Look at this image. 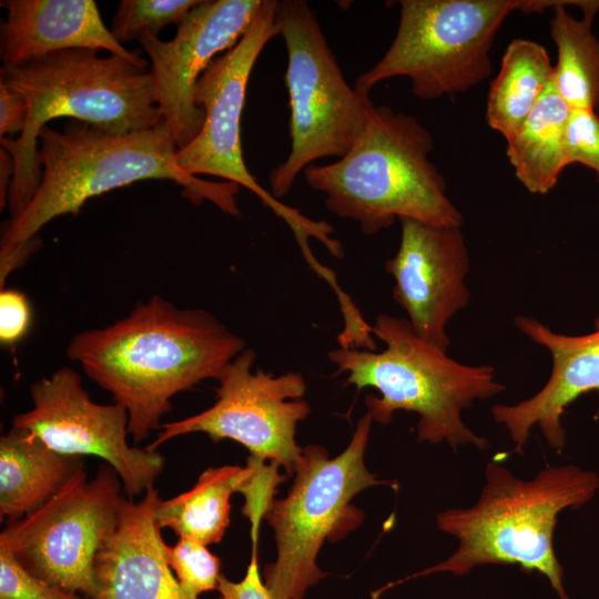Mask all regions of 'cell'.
Here are the masks:
<instances>
[{"mask_svg":"<svg viewBox=\"0 0 599 599\" xmlns=\"http://www.w3.org/2000/svg\"><path fill=\"white\" fill-rule=\"evenodd\" d=\"M245 348L210 312L153 295L113 324L75 334L67 356L126 409L129 435L141 443L175 395L216 379Z\"/></svg>","mask_w":599,"mask_h":599,"instance_id":"1","label":"cell"},{"mask_svg":"<svg viewBox=\"0 0 599 599\" xmlns=\"http://www.w3.org/2000/svg\"><path fill=\"white\" fill-rule=\"evenodd\" d=\"M39 146L41 182L23 212L6 222L0 255L38 236L53 219L77 214L91 197L143 180L173 181L191 202L209 200L223 212L240 215V185L209 182L181 170L176 163L179 149L163 120L125 134L70 120L62 131L43 126Z\"/></svg>","mask_w":599,"mask_h":599,"instance_id":"2","label":"cell"},{"mask_svg":"<svg viewBox=\"0 0 599 599\" xmlns=\"http://www.w3.org/2000/svg\"><path fill=\"white\" fill-rule=\"evenodd\" d=\"M0 81L28 103L20 136L0 139L16 165L8 200L10 220L23 212L41 182L39 133L47 122L65 116L111 134H125L162 120L150 71L118 54L101 58L90 49L53 52L2 67Z\"/></svg>","mask_w":599,"mask_h":599,"instance_id":"3","label":"cell"},{"mask_svg":"<svg viewBox=\"0 0 599 599\" xmlns=\"http://www.w3.org/2000/svg\"><path fill=\"white\" fill-rule=\"evenodd\" d=\"M485 476L476 504L437 515L438 528L458 540L455 552L393 585L434 572L464 576L477 566L516 565L524 571L540 572L560 599H569L554 550V531L562 510L579 508L595 496L598 475L567 465L547 467L525 480L493 459Z\"/></svg>","mask_w":599,"mask_h":599,"instance_id":"4","label":"cell"},{"mask_svg":"<svg viewBox=\"0 0 599 599\" xmlns=\"http://www.w3.org/2000/svg\"><path fill=\"white\" fill-rule=\"evenodd\" d=\"M433 149V135L416 118L375 105L343 158L312 164L303 174L311 189L325 195L331 213L356 222L366 235L402 217L461 227L463 216L428 158Z\"/></svg>","mask_w":599,"mask_h":599,"instance_id":"5","label":"cell"},{"mask_svg":"<svg viewBox=\"0 0 599 599\" xmlns=\"http://www.w3.org/2000/svg\"><path fill=\"white\" fill-rule=\"evenodd\" d=\"M372 333L385 343V349L338 347L328 353V359L336 375H347L346 384L378 390L379 396L365 398L373 422L387 425L395 412H413L419 416L418 441L447 443L454 450L466 445L485 450L488 440L465 425L461 413L474 400L506 389L495 380L494 367L458 363L418 337L407 318L379 314Z\"/></svg>","mask_w":599,"mask_h":599,"instance_id":"6","label":"cell"},{"mask_svg":"<svg viewBox=\"0 0 599 599\" xmlns=\"http://www.w3.org/2000/svg\"><path fill=\"white\" fill-rule=\"evenodd\" d=\"M372 423L368 413L363 415L349 444L334 458L319 445L302 448L291 489L272 501L264 518L274 531L277 555L265 566L263 580L273 599H304L326 577L316 562L318 552L326 540L336 541L361 524L363 512L352 505L357 494L377 485L397 488L365 465Z\"/></svg>","mask_w":599,"mask_h":599,"instance_id":"7","label":"cell"},{"mask_svg":"<svg viewBox=\"0 0 599 599\" xmlns=\"http://www.w3.org/2000/svg\"><path fill=\"white\" fill-rule=\"evenodd\" d=\"M559 1L402 0L392 44L355 89L369 94L384 80L406 77L422 100L465 92L490 75L494 38L511 12H541Z\"/></svg>","mask_w":599,"mask_h":599,"instance_id":"8","label":"cell"},{"mask_svg":"<svg viewBox=\"0 0 599 599\" xmlns=\"http://www.w3.org/2000/svg\"><path fill=\"white\" fill-rule=\"evenodd\" d=\"M278 35L286 45L291 150L270 174L277 200L315 161L343 158L355 143L375 106L369 94L352 88L304 0L277 1Z\"/></svg>","mask_w":599,"mask_h":599,"instance_id":"9","label":"cell"},{"mask_svg":"<svg viewBox=\"0 0 599 599\" xmlns=\"http://www.w3.org/2000/svg\"><path fill=\"white\" fill-rule=\"evenodd\" d=\"M277 0H263L250 28L238 42L216 57L199 78L194 102L205 119L196 138L176 153V163L185 173L213 175L248 189L292 230L302 251L308 238L324 243L331 225L313 221L300 211L277 201L248 171L241 144V116L251 72L264 47L278 35Z\"/></svg>","mask_w":599,"mask_h":599,"instance_id":"10","label":"cell"},{"mask_svg":"<svg viewBox=\"0 0 599 599\" xmlns=\"http://www.w3.org/2000/svg\"><path fill=\"white\" fill-rule=\"evenodd\" d=\"M121 487L106 463L92 479L83 466L43 505L6 524L0 544L35 577L91 599L95 557L119 524Z\"/></svg>","mask_w":599,"mask_h":599,"instance_id":"11","label":"cell"},{"mask_svg":"<svg viewBox=\"0 0 599 599\" xmlns=\"http://www.w3.org/2000/svg\"><path fill=\"white\" fill-rule=\"evenodd\" d=\"M255 358V351L245 348L216 378L215 403L199 414L161 424L146 448L158 450L175 437L203 433L214 443L234 440L251 457L294 474L302 453L295 438L297 424L311 412L303 399L305 379L298 372L276 376L253 370Z\"/></svg>","mask_w":599,"mask_h":599,"instance_id":"12","label":"cell"},{"mask_svg":"<svg viewBox=\"0 0 599 599\" xmlns=\"http://www.w3.org/2000/svg\"><path fill=\"white\" fill-rule=\"evenodd\" d=\"M32 407L13 416L12 426L70 456H95L119 475L129 498L154 487L165 458L158 450L131 446L129 417L118 404L91 399L79 373L62 367L30 386Z\"/></svg>","mask_w":599,"mask_h":599,"instance_id":"13","label":"cell"},{"mask_svg":"<svg viewBox=\"0 0 599 599\" xmlns=\"http://www.w3.org/2000/svg\"><path fill=\"white\" fill-rule=\"evenodd\" d=\"M263 0H205L177 24L175 37L162 41L138 38L150 57V74L162 120L177 149L192 142L205 113L194 102V88L219 53L233 48L250 28Z\"/></svg>","mask_w":599,"mask_h":599,"instance_id":"14","label":"cell"},{"mask_svg":"<svg viewBox=\"0 0 599 599\" xmlns=\"http://www.w3.org/2000/svg\"><path fill=\"white\" fill-rule=\"evenodd\" d=\"M396 254L385 268L395 281L394 301L406 312L414 333L444 351L449 319L469 302L465 276L469 256L460 227L399 219Z\"/></svg>","mask_w":599,"mask_h":599,"instance_id":"15","label":"cell"},{"mask_svg":"<svg viewBox=\"0 0 599 599\" xmlns=\"http://www.w3.org/2000/svg\"><path fill=\"white\" fill-rule=\"evenodd\" d=\"M516 327L552 357V370L545 386L515 405H495L491 415L509 433L511 453L522 454L530 430L538 426L548 445L560 451L566 446L561 417L579 396L599 389V317L592 333L569 336L552 332L539 321L516 316Z\"/></svg>","mask_w":599,"mask_h":599,"instance_id":"16","label":"cell"},{"mask_svg":"<svg viewBox=\"0 0 599 599\" xmlns=\"http://www.w3.org/2000/svg\"><path fill=\"white\" fill-rule=\"evenodd\" d=\"M160 500L154 487L138 501L123 498L118 527L94 560L91 599H192L166 560L155 519Z\"/></svg>","mask_w":599,"mask_h":599,"instance_id":"17","label":"cell"},{"mask_svg":"<svg viewBox=\"0 0 599 599\" xmlns=\"http://www.w3.org/2000/svg\"><path fill=\"white\" fill-rule=\"evenodd\" d=\"M1 6L8 11L0 35L2 67L73 49H104L142 69L149 65L114 38L93 0H8Z\"/></svg>","mask_w":599,"mask_h":599,"instance_id":"18","label":"cell"},{"mask_svg":"<svg viewBox=\"0 0 599 599\" xmlns=\"http://www.w3.org/2000/svg\"><path fill=\"white\" fill-rule=\"evenodd\" d=\"M84 466L26 429L12 426L0 439V518L11 522L53 497Z\"/></svg>","mask_w":599,"mask_h":599,"instance_id":"19","label":"cell"},{"mask_svg":"<svg viewBox=\"0 0 599 599\" xmlns=\"http://www.w3.org/2000/svg\"><path fill=\"white\" fill-rule=\"evenodd\" d=\"M550 35L557 48L552 84L571 110L599 108V40L592 22L599 0L559 1L552 8Z\"/></svg>","mask_w":599,"mask_h":599,"instance_id":"20","label":"cell"},{"mask_svg":"<svg viewBox=\"0 0 599 599\" xmlns=\"http://www.w3.org/2000/svg\"><path fill=\"white\" fill-rule=\"evenodd\" d=\"M253 471L250 459L244 467L224 465L205 469L191 489L159 501L155 510L159 527L206 546L220 542L230 525L231 497L242 491Z\"/></svg>","mask_w":599,"mask_h":599,"instance_id":"21","label":"cell"},{"mask_svg":"<svg viewBox=\"0 0 599 599\" xmlns=\"http://www.w3.org/2000/svg\"><path fill=\"white\" fill-rule=\"evenodd\" d=\"M571 109L552 80L518 132L507 142L516 177L534 194L548 193L566 167V131Z\"/></svg>","mask_w":599,"mask_h":599,"instance_id":"22","label":"cell"},{"mask_svg":"<svg viewBox=\"0 0 599 599\" xmlns=\"http://www.w3.org/2000/svg\"><path fill=\"white\" fill-rule=\"evenodd\" d=\"M554 65L540 43L514 39L501 58L486 103V121L506 141L522 126L550 84Z\"/></svg>","mask_w":599,"mask_h":599,"instance_id":"23","label":"cell"},{"mask_svg":"<svg viewBox=\"0 0 599 599\" xmlns=\"http://www.w3.org/2000/svg\"><path fill=\"white\" fill-rule=\"evenodd\" d=\"M199 0H122L112 19L111 32L122 44L143 33H158L166 26L181 23Z\"/></svg>","mask_w":599,"mask_h":599,"instance_id":"24","label":"cell"},{"mask_svg":"<svg viewBox=\"0 0 599 599\" xmlns=\"http://www.w3.org/2000/svg\"><path fill=\"white\" fill-rule=\"evenodd\" d=\"M165 556L170 568L182 590L192 599L212 590H217L221 577V560L206 545L179 538L173 545H165Z\"/></svg>","mask_w":599,"mask_h":599,"instance_id":"25","label":"cell"},{"mask_svg":"<svg viewBox=\"0 0 599 599\" xmlns=\"http://www.w3.org/2000/svg\"><path fill=\"white\" fill-rule=\"evenodd\" d=\"M0 599H89L51 585L29 572L13 552L0 544Z\"/></svg>","mask_w":599,"mask_h":599,"instance_id":"26","label":"cell"},{"mask_svg":"<svg viewBox=\"0 0 599 599\" xmlns=\"http://www.w3.org/2000/svg\"><path fill=\"white\" fill-rule=\"evenodd\" d=\"M582 164L595 171L599 181V114L573 109L566 131V167Z\"/></svg>","mask_w":599,"mask_h":599,"instance_id":"27","label":"cell"},{"mask_svg":"<svg viewBox=\"0 0 599 599\" xmlns=\"http://www.w3.org/2000/svg\"><path fill=\"white\" fill-rule=\"evenodd\" d=\"M248 459L254 465V471L241 491L245 499L242 512L251 521L253 545H256L260 522L274 500L276 486L285 476L280 474L277 464L266 465L251 456Z\"/></svg>","mask_w":599,"mask_h":599,"instance_id":"28","label":"cell"},{"mask_svg":"<svg viewBox=\"0 0 599 599\" xmlns=\"http://www.w3.org/2000/svg\"><path fill=\"white\" fill-rule=\"evenodd\" d=\"M31 307L27 296L17 290L0 292V342L13 345L21 341L31 326Z\"/></svg>","mask_w":599,"mask_h":599,"instance_id":"29","label":"cell"},{"mask_svg":"<svg viewBox=\"0 0 599 599\" xmlns=\"http://www.w3.org/2000/svg\"><path fill=\"white\" fill-rule=\"evenodd\" d=\"M217 590L223 599H273L260 572L256 545H253L251 560L243 579L232 581L221 575Z\"/></svg>","mask_w":599,"mask_h":599,"instance_id":"30","label":"cell"},{"mask_svg":"<svg viewBox=\"0 0 599 599\" xmlns=\"http://www.w3.org/2000/svg\"><path fill=\"white\" fill-rule=\"evenodd\" d=\"M28 116V103L24 97L0 81V134L22 132Z\"/></svg>","mask_w":599,"mask_h":599,"instance_id":"31","label":"cell"},{"mask_svg":"<svg viewBox=\"0 0 599 599\" xmlns=\"http://www.w3.org/2000/svg\"><path fill=\"white\" fill-rule=\"evenodd\" d=\"M16 165L11 153L4 148H0V207L6 206L9 200V192L14 176Z\"/></svg>","mask_w":599,"mask_h":599,"instance_id":"32","label":"cell"}]
</instances>
